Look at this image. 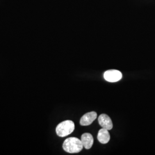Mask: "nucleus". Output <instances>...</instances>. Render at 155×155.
Segmentation results:
<instances>
[{
	"instance_id": "obj_1",
	"label": "nucleus",
	"mask_w": 155,
	"mask_h": 155,
	"mask_svg": "<svg viewBox=\"0 0 155 155\" xmlns=\"http://www.w3.org/2000/svg\"><path fill=\"white\" fill-rule=\"evenodd\" d=\"M83 148L81 140L77 137H70L66 139L63 144V150L70 153H79Z\"/></svg>"
},
{
	"instance_id": "obj_2",
	"label": "nucleus",
	"mask_w": 155,
	"mask_h": 155,
	"mask_svg": "<svg viewBox=\"0 0 155 155\" xmlns=\"http://www.w3.org/2000/svg\"><path fill=\"white\" fill-rule=\"evenodd\" d=\"M74 129L75 125L73 121L66 120L58 124L56 128V132L58 136L63 137L72 133Z\"/></svg>"
},
{
	"instance_id": "obj_3",
	"label": "nucleus",
	"mask_w": 155,
	"mask_h": 155,
	"mask_svg": "<svg viewBox=\"0 0 155 155\" xmlns=\"http://www.w3.org/2000/svg\"><path fill=\"white\" fill-rule=\"evenodd\" d=\"M106 81L109 82H116L122 78V73L116 70H110L106 71L104 75Z\"/></svg>"
},
{
	"instance_id": "obj_4",
	"label": "nucleus",
	"mask_w": 155,
	"mask_h": 155,
	"mask_svg": "<svg viewBox=\"0 0 155 155\" xmlns=\"http://www.w3.org/2000/svg\"><path fill=\"white\" fill-rule=\"evenodd\" d=\"M97 117L95 111H91L85 114L82 117L80 120V124L82 126H88L91 124Z\"/></svg>"
},
{
	"instance_id": "obj_5",
	"label": "nucleus",
	"mask_w": 155,
	"mask_h": 155,
	"mask_svg": "<svg viewBox=\"0 0 155 155\" xmlns=\"http://www.w3.org/2000/svg\"><path fill=\"white\" fill-rule=\"evenodd\" d=\"M98 122L102 128L111 130L113 128V122L109 116L105 114H102L98 117Z\"/></svg>"
},
{
	"instance_id": "obj_6",
	"label": "nucleus",
	"mask_w": 155,
	"mask_h": 155,
	"mask_svg": "<svg viewBox=\"0 0 155 155\" xmlns=\"http://www.w3.org/2000/svg\"><path fill=\"white\" fill-rule=\"evenodd\" d=\"M81 140L83 144V147L86 150L90 149L94 143L93 137L90 133H85L83 134L81 136Z\"/></svg>"
},
{
	"instance_id": "obj_7",
	"label": "nucleus",
	"mask_w": 155,
	"mask_h": 155,
	"mask_svg": "<svg viewBox=\"0 0 155 155\" xmlns=\"http://www.w3.org/2000/svg\"><path fill=\"white\" fill-rule=\"evenodd\" d=\"M97 139L101 143L104 144H107L110 139V134L108 132V130L102 127V129H100L98 133Z\"/></svg>"
}]
</instances>
